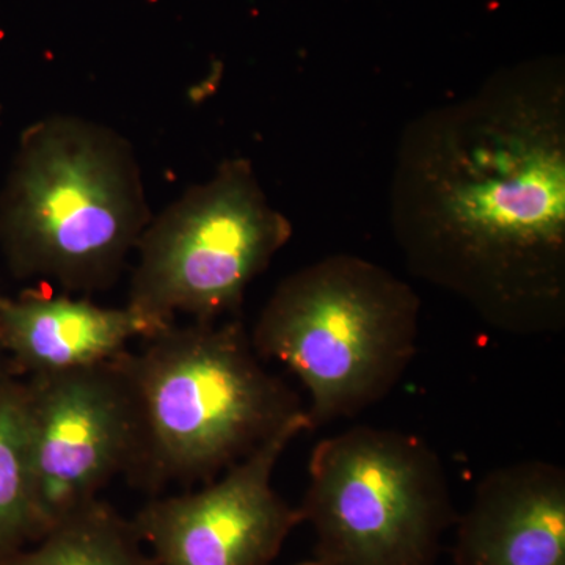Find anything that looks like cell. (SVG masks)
<instances>
[{"instance_id": "6da1fadb", "label": "cell", "mask_w": 565, "mask_h": 565, "mask_svg": "<svg viewBox=\"0 0 565 565\" xmlns=\"http://www.w3.org/2000/svg\"><path fill=\"white\" fill-rule=\"evenodd\" d=\"M405 266L516 337L565 329V70L535 58L405 125L390 185Z\"/></svg>"}, {"instance_id": "7a4b0ae2", "label": "cell", "mask_w": 565, "mask_h": 565, "mask_svg": "<svg viewBox=\"0 0 565 565\" xmlns=\"http://www.w3.org/2000/svg\"><path fill=\"white\" fill-rule=\"evenodd\" d=\"M120 362L139 416V452L128 478L154 494L212 481L307 415L236 319L172 323Z\"/></svg>"}, {"instance_id": "3957f363", "label": "cell", "mask_w": 565, "mask_h": 565, "mask_svg": "<svg viewBox=\"0 0 565 565\" xmlns=\"http://www.w3.org/2000/svg\"><path fill=\"white\" fill-rule=\"evenodd\" d=\"M151 218L139 162L114 129L55 115L22 134L0 195V250L14 277L104 291Z\"/></svg>"}, {"instance_id": "277c9868", "label": "cell", "mask_w": 565, "mask_h": 565, "mask_svg": "<svg viewBox=\"0 0 565 565\" xmlns=\"http://www.w3.org/2000/svg\"><path fill=\"white\" fill-rule=\"evenodd\" d=\"M422 299L392 270L330 255L286 277L250 332L262 360L281 363L308 393L311 430L381 403L418 349Z\"/></svg>"}, {"instance_id": "5b68a950", "label": "cell", "mask_w": 565, "mask_h": 565, "mask_svg": "<svg viewBox=\"0 0 565 565\" xmlns=\"http://www.w3.org/2000/svg\"><path fill=\"white\" fill-rule=\"evenodd\" d=\"M299 509L321 565H435L457 520L437 452L414 434L374 426L315 446Z\"/></svg>"}, {"instance_id": "8992f818", "label": "cell", "mask_w": 565, "mask_h": 565, "mask_svg": "<svg viewBox=\"0 0 565 565\" xmlns=\"http://www.w3.org/2000/svg\"><path fill=\"white\" fill-rule=\"evenodd\" d=\"M291 237V221L269 203L252 163L228 159L148 223L126 307L162 329L178 315H236Z\"/></svg>"}, {"instance_id": "52a82bcc", "label": "cell", "mask_w": 565, "mask_h": 565, "mask_svg": "<svg viewBox=\"0 0 565 565\" xmlns=\"http://www.w3.org/2000/svg\"><path fill=\"white\" fill-rule=\"evenodd\" d=\"M120 356L25 381L36 541L99 500L111 479L131 473L139 452V416Z\"/></svg>"}, {"instance_id": "ba28073f", "label": "cell", "mask_w": 565, "mask_h": 565, "mask_svg": "<svg viewBox=\"0 0 565 565\" xmlns=\"http://www.w3.org/2000/svg\"><path fill=\"white\" fill-rule=\"evenodd\" d=\"M311 430L294 419L195 492L152 498L132 520L158 565H273L303 523L299 505L274 487L278 460Z\"/></svg>"}, {"instance_id": "9c48e42d", "label": "cell", "mask_w": 565, "mask_h": 565, "mask_svg": "<svg viewBox=\"0 0 565 565\" xmlns=\"http://www.w3.org/2000/svg\"><path fill=\"white\" fill-rule=\"evenodd\" d=\"M455 526V565H565L564 468L546 460L494 468Z\"/></svg>"}, {"instance_id": "30bf717a", "label": "cell", "mask_w": 565, "mask_h": 565, "mask_svg": "<svg viewBox=\"0 0 565 565\" xmlns=\"http://www.w3.org/2000/svg\"><path fill=\"white\" fill-rule=\"evenodd\" d=\"M166 329L129 307H99L43 291L0 296V349L29 377L109 363L129 351L131 341Z\"/></svg>"}, {"instance_id": "8fae6325", "label": "cell", "mask_w": 565, "mask_h": 565, "mask_svg": "<svg viewBox=\"0 0 565 565\" xmlns=\"http://www.w3.org/2000/svg\"><path fill=\"white\" fill-rule=\"evenodd\" d=\"M0 565H158L132 522L102 500L46 531L39 541L0 557Z\"/></svg>"}, {"instance_id": "7c38bea8", "label": "cell", "mask_w": 565, "mask_h": 565, "mask_svg": "<svg viewBox=\"0 0 565 565\" xmlns=\"http://www.w3.org/2000/svg\"><path fill=\"white\" fill-rule=\"evenodd\" d=\"M35 541L28 384L0 367V557Z\"/></svg>"}, {"instance_id": "4fadbf2b", "label": "cell", "mask_w": 565, "mask_h": 565, "mask_svg": "<svg viewBox=\"0 0 565 565\" xmlns=\"http://www.w3.org/2000/svg\"><path fill=\"white\" fill-rule=\"evenodd\" d=\"M297 565H321V564H319L318 561L311 559V561H307V563L297 564Z\"/></svg>"}]
</instances>
